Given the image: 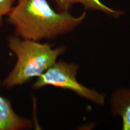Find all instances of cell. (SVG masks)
I'll use <instances>...</instances> for the list:
<instances>
[{"instance_id": "2", "label": "cell", "mask_w": 130, "mask_h": 130, "mask_svg": "<svg viewBox=\"0 0 130 130\" xmlns=\"http://www.w3.org/2000/svg\"><path fill=\"white\" fill-rule=\"evenodd\" d=\"M8 46L16 57L11 72L3 81L7 88H13L39 77L66 53L64 45L54 48L52 44L25 39L16 36L8 37Z\"/></svg>"}, {"instance_id": "6", "label": "cell", "mask_w": 130, "mask_h": 130, "mask_svg": "<svg viewBox=\"0 0 130 130\" xmlns=\"http://www.w3.org/2000/svg\"><path fill=\"white\" fill-rule=\"evenodd\" d=\"M54 3L56 10L60 12H69L73 6L81 4L85 10L99 12L114 18H118L124 14L122 10L112 9L101 0H54Z\"/></svg>"}, {"instance_id": "4", "label": "cell", "mask_w": 130, "mask_h": 130, "mask_svg": "<svg viewBox=\"0 0 130 130\" xmlns=\"http://www.w3.org/2000/svg\"><path fill=\"white\" fill-rule=\"evenodd\" d=\"M110 108L113 116L122 120V129L130 130V88L115 89L110 98Z\"/></svg>"}, {"instance_id": "5", "label": "cell", "mask_w": 130, "mask_h": 130, "mask_svg": "<svg viewBox=\"0 0 130 130\" xmlns=\"http://www.w3.org/2000/svg\"><path fill=\"white\" fill-rule=\"evenodd\" d=\"M31 127V121L16 113L10 100L0 93V130H21Z\"/></svg>"}, {"instance_id": "1", "label": "cell", "mask_w": 130, "mask_h": 130, "mask_svg": "<svg viewBox=\"0 0 130 130\" xmlns=\"http://www.w3.org/2000/svg\"><path fill=\"white\" fill-rule=\"evenodd\" d=\"M14 35L35 41L52 40L75 30L85 21L87 13L79 16L60 12L51 7L48 0H16L7 14Z\"/></svg>"}, {"instance_id": "3", "label": "cell", "mask_w": 130, "mask_h": 130, "mask_svg": "<svg viewBox=\"0 0 130 130\" xmlns=\"http://www.w3.org/2000/svg\"><path fill=\"white\" fill-rule=\"evenodd\" d=\"M79 65L57 60L41 75L37 77L32 88L38 90L45 86H53L63 90H70L80 98L98 106H104L105 94L86 87L77 79Z\"/></svg>"}, {"instance_id": "7", "label": "cell", "mask_w": 130, "mask_h": 130, "mask_svg": "<svg viewBox=\"0 0 130 130\" xmlns=\"http://www.w3.org/2000/svg\"><path fill=\"white\" fill-rule=\"evenodd\" d=\"M16 0H0V27L3 25V18L7 16Z\"/></svg>"}]
</instances>
